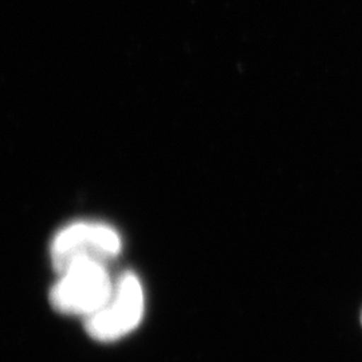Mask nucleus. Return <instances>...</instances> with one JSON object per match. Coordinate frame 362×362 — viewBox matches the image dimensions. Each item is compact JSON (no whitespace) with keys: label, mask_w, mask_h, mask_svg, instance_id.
<instances>
[{"label":"nucleus","mask_w":362,"mask_h":362,"mask_svg":"<svg viewBox=\"0 0 362 362\" xmlns=\"http://www.w3.org/2000/svg\"><path fill=\"white\" fill-rule=\"evenodd\" d=\"M58 274L49 299L55 310L66 315H81L86 320L104 308L115 290L116 281L105 263L77 262Z\"/></svg>","instance_id":"f257e3e1"},{"label":"nucleus","mask_w":362,"mask_h":362,"mask_svg":"<svg viewBox=\"0 0 362 362\" xmlns=\"http://www.w3.org/2000/svg\"><path fill=\"white\" fill-rule=\"evenodd\" d=\"M361 322H362V314H361Z\"/></svg>","instance_id":"20e7f679"},{"label":"nucleus","mask_w":362,"mask_h":362,"mask_svg":"<svg viewBox=\"0 0 362 362\" xmlns=\"http://www.w3.org/2000/svg\"><path fill=\"white\" fill-rule=\"evenodd\" d=\"M122 250L118 231L100 221H76L54 236L50 245V258L55 272H64L69 266L93 260L107 264Z\"/></svg>","instance_id":"f03ea898"},{"label":"nucleus","mask_w":362,"mask_h":362,"mask_svg":"<svg viewBox=\"0 0 362 362\" xmlns=\"http://www.w3.org/2000/svg\"><path fill=\"white\" fill-rule=\"evenodd\" d=\"M145 311L143 284L134 272H124L104 308L85 320L88 334L98 342H115L141 324Z\"/></svg>","instance_id":"7ed1b4c3"}]
</instances>
